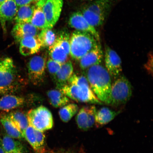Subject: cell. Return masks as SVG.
Returning <instances> with one entry per match:
<instances>
[{
    "label": "cell",
    "mask_w": 153,
    "mask_h": 153,
    "mask_svg": "<svg viewBox=\"0 0 153 153\" xmlns=\"http://www.w3.org/2000/svg\"><path fill=\"white\" fill-rule=\"evenodd\" d=\"M70 36L66 32L57 36L55 42L49 47V54L53 60L64 64L67 62L70 54Z\"/></svg>",
    "instance_id": "ba28073f"
},
{
    "label": "cell",
    "mask_w": 153,
    "mask_h": 153,
    "mask_svg": "<svg viewBox=\"0 0 153 153\" xmlns=\"http://www.w3.org/2000/svg\"><path fill=\"white\" fill-rule=\"evenodd\" d=\"M145 68L149 74H152V54H149L148 62L145 65Z\"/></svg>",
    "instance_id": "1f68e13d"
},
{
    "label": "cell",
    "mask_w": 153,
    "mask_h": 153,
    "mask_svg": "<svg viewBox=\"0 0 153 153\" xmlns=\"http://www.w3.org/2000/svg\"><path fill=\"white\" fill-rule=\"evenodd\" d=\"M68 23L72 28L75 29L76 30L91 34L100 41V36L96 28L88 22L81 11H76L73 13L69 19Z\"/></svg>",
    "instance_id": "4fadbf2b"
},
{
    "label": "cell",
    "mask_w": 153,
    "mask_h": 153,
    "mask_svg": "<svg viewBox=\"0 0 153 153\" xmlns=\"http://www.w3.org/2000/svg\"><path fill=\"white\" fill-rule=\"evenodd\" d=\"M14 1L18 7L30 4L33 1V0H14Z\"/></svg>",
    "instance_id": "d6a6232c"
},
{
    "label": "cell",
    "mask_w": 153,
    "mask_h": 153,
    "mask_svg": "<svg viewBox=\"0 0 153 153\" xmlns=\"http://www.w3.org/2000/svg\"><path fill=\"white\" fill-rule=\"evenodd\" d=\"M99 43L100 41L92 34L76 30L70 37V54L74 59L79 60Z\"/></svg>",
    "instance_id": "7a4b0ae2"
},
{
    "label": "cell",
    "mask_w": 153,
    "mask_h": 153,
    "mask_svg": "<svg viewBox=\"0 0 153 153\" xmlns=\"http://www.w3.org/2000/svg\"><path fill=\"white\" fill-rule=\"evenodd\" d=\"M36 141L39 153H43L45 151V136L43 132L34 129Z\"/></svg>",
    "instance_id": "4dcf8cb0"
},
{
    "label": "cell",
    "mask_w": 153,
    "mask_h": 153,
    "mask_svg": "<svg viewBox=\"0 0 153 153\" xmlns=\"http://www.w3.org/2000/svg\"><path fill=\"white\" fill-rule=\"evenodd\" d=\"M42 5L36 4L30 23L38 29L49 28Z\"/></svg>",
    "instance_id": "cb8c5ba5"
},
{
    "label": "cell",
    "mask_w": 153,
    "mask_h": 153,
    "mask_svg": "<svg viewBox=\"0 0 153 153\" xmlns=\"http://www.w3.org/2000/svg\"><path fill=\"white\" fill-rule=\"evenodd\" d=\"M12 59L6 57L0 60V93L2 95L16 88L18 73Z\"/></svg>",
    "instance_id": "277c9868"
},
{
    "label": "cell",
    "mask_w": 153,
    "mask_h": 153,
    "mask_svg": "<svg viewBox=\"0 0 153 153\" xmlns=\"http://www.w3.org/2000/svg\"><path fill=\"white\" fill-rule=\"evenodd\" d=\"M1 95H2L1 94V93H0V96Z\"/></svg>",
    "instance_id": "74e56055"
},
{
    "label": "cell",
    "mask_w": 153,
    "mask_h": 153,
    "mask_svg": "<svg viewBox=\"0 0 153 153\" xmlns=\"http://www.w3.org/2000/svg\"><path fill=\"white\" fill-rule=\"evenodd\" d=\"M80 1H89V0H80Z\"/></svg>",
    "instance_id": "8d00e7d4"
},
{
    "label": "cell",
    "mask_w": 153,
    "mask_h": 153,
    "mask_svg": "<svg viewBox=\"0 0 153 153\" xmlns=\"http://www.w3.org/2000/svg\"><path fill=\"white\" fill-rule=\"evenodd\" d=\"M63 4V0H46L44 3L42 9L49 28H52L59 20Z\"/></svg>",
    "instance_id": "8fae6325"
},
{
    "label": "cell",
    "mask_w": 153,
    "mask_h": 153,
    "mask_svg": "<svg viewBox=\"0 0 153 153\" xmlns=\"http://www.w3.org/2000/svg\"><path fill=\"white\" fill-rule=\"evenodd\" d=\"M103 53L100 43L80 59L79 66L86 70L95 65L100 64L103 59Z\"/></svg>",
    "instance_id": "5bb4252c"
},
{
    "label": "cell",
    "mask_w": 153,
    "mask_h": 153,
    "mask_svg": "<svg viewBox=\"0 0 153 153\" xmlns=\"http://www.w3.org/2000/svg\"><path fill=\"white\" fill-rule=\"evenodd\" d=\"M47 95L50 103L55 108H62L69 102L68 97L60 89L49 91Z\"/></svg>",
    "instance_id": "603a6c76"
},
{
    "label": "cell",
    "mask_w": 153,
    "mask_h": 153,
    "mask_svg": "<svg viewBox=\"0 0 153 153\" xmlns=\"http://www.w3.org/2000/svg\"><path fill=\"white\" fill-rule=\"evenodd\" d=\"M0 153H7L5 152L2 146L1 139H0Z\"/></svg>",
    "instance_id": "836d02e7"
},
{
    "label": "cell",
    "mask_w": 153,
    "mask_h": 153,
    "mask_svg": "<svg viewBox=\"0 0 153 153\" xmlns=\"http://www.w3.org/2000/svg\"><path fill=\"white\" fill-rule=\"evenodd\" d=\"M12 34L17 42L28 36H38V29L30 23H16L12 30Z\"/></svg>",
    "instance_id": "e0dca14e"
},
{
    "label": "cell",
    "mask_w": 153,
    "mask_h": 153,
    "mask_svg": "<svg viewBox=\"0 0 153 153\" xmlns=\"http://www.w3.org/2000/svg\"><path fill=\"white\" fill-rule=\"evenodd\" d=\"M9 119L23 135L24 138L25 131L29 126L27 117L23 112L16 111L7 114Z\"/></svg>",
    "instance_id": "44dd1931"
},
{
    "label": "cell",
    "mask_w": 153,
    "mask_h": 153,
    "mask_svg": "<svg viewBox=\"0 0 153 153\" xmlns=\"http://www.w3.org/2000/svg\"><path fill=\"white\" fill-rule=\"evenodd\" d=\"M132 94V87L126 76H120L112 83L109 105L118 106L127 103Z\"/></svg>",
    "instance_id": "8992f818"
},
{
    "label": "cell",
    "mask_w": 153,
    "mask_h": 153,
    "mask_svg": "<svg viewBox=\"0 0 153 153\" xmlns=\"http://www.w3.org/2000/svg\"><path fill=\"white\" fill-rule=\"evenodd\" d=\"M111 4V0H95L84 7L81 12L88 22L96 28L104 23Z\"/></svg>",
    "instance_id": "3957f363"
},
{
    "label": "cell",
    "mask_w": 153,
    "mask_h": 153,
    "mask_svg": "<svg viewBox=\"0 0 153 153\" xmlns=\"http://www.w3.org/2000/svg\"><path fill=\"white\" fill-rule=\"evenodd\" d=\"M20 42L19 50L21 54L24 56L35 54L42 47L38 36H28L22 38Z\"/></svg>",
    "instance_id": "2e32d148"
},
{
    "label": "cell",
    "mask_w": 153,
    "mask_h": 153,
    "mask_svg": "<svg viewBox=\"0 0 153 153\" xmlns=\"http://www.w3.org/2000/svg\"><path fill=\"white\" fill-rule=\"evenodd\" d=\"M24 139L27 140L36 152L39 153L34 129L31 126L29 125L25 131Z\"/></svg>",
    "instance_id": "f1b7e54d"
},
{
    "label": "cell",
    "mask_w": 153,
    "mask_h": 153,
    "mask_svg": "<svg viewBox=\"0 0 153 153\" xmlns=\"http://www.w3.org/2000/svg\"><path fill=\"white\" fill-rule=\"evenodd\" d=\"M60 90L67 97L77 102L103 104L92 91L88 82L81 85L67 83Z\"/></svg>",
    "instance_id": "5b68a950"
},
{
    "label": "cell",
    "mask_w": 153,
    "mask_h": 153,
    "mask_svg": "<svg viewBox=\"0 0 153 153\" xmlns=\"http://www.w3.org/2000/svg\"><path fill=\"white\" fill-rule=\"evenodd\" d=\"M74 68L70 61L62 65L54 78L57 89H61L68 83L70 78L73 74Z\"/></svg>",
    "instance_id": "ac0fdd59"
},
{
    "label": "cell",
    "mask_w": 153,
    "mask_h": 153,
    "mask_svg": "<svg viewBox=\"0 0 153 153\" xmlns=\"http://www.w3.org/2000/svg\"><path fill=\"white\" fill-rule=\"evenodd\" d=\"M29 125L43 132L51 129L53 124L52 114L48 109L41 106L28 111L26 115Z\"/></svg>",
    "instance_id": "52a82bcc"
},
{
    "label": "cell",
    "mask_w": 153,
    "mask_h": 153,
    "mask_svg": "<svg viewBox=\"0 0 153 153\" xmlns=\"http://www.w3.org/2000/svg\"><path fill=\"white\" fill-rule=\"evenodd\" d=\"M26 102L24 97L7 94L0 98V111H9L22 106Z\"/></svg>",
    "instance_id": "ffe728a7"
},
{
    "label": "cell",
    "mask_w": 153,
    "mask_h": 153,
    "mask_svg": "<svg viewBox=\"0 0 153 153\" xmlns=\"http://www.w3.org/2000/svg\"><path fill=\"white\" fill-rule=\"evenodd\" d=\"M46 1V0H33V1L36 3L41 2H45Z\"/></svg>",
    "instance_id": "e575fe53"
},
{
    "label": "cell",
    "mask_w": 153,
    "mask_h": 153,
    "mask_svg": "<svg viewBox=\"0 0 153 153\" xmlns=\"http://www.w3.org/2000/svg\"><path fill=\"white\" fill-rule=\"evenodd\" d=\"M105 62L106 68L111 77L116 79L122 72L121 59L115 51L108 45L105 48Z\"/></svg>",
    "instance_id": "30bf717a"
},
{
    "label": "cell",
    "mask_w": 153,
    "mask_h": 153,
    "mask_svg": "<svg viewBox=\"0 0 153 153\" xmlns=\"http://www.w3.org/2000/svg\"><path fill=\"white\" fill-rule=\"evenodd\" d=\"M35 7L30 4L18 7L14 18L16 23H30Z\"/></svg>",
    "instance_id": "d4e9b609"
},
{
    "label": "cell",
    "mask_w": 153,
    "mask_h": 153,
    "mask_svg": "<svg viewBox=\"0 0 153 153\" xmlns=\"http://www.w3.org/2000/svg\"><path fill=\"white\" fill-rule=\"evenodd\" d=\"M120 113V111H116L106 107L97 110L95 115V125L97 127L106 125L113 120Z\"/></svg>",
    "instance_id": "d6986e66"
},
{
    "label": "cell",
    "mask_w": 153,
    "mask_h": 153,
    "mask_svg": "<svg viewBox=\"0 0 153 153\" xmlns=\"http://www.w3.org/2000/svg\"><path fill=\"white\" fill-rule=\"evenodd\" d=\"M0 122L6 132L7 135L9 137L19 140L24 139L22 133L11 122L7 114L1 117Z\"/></svg>",
    "instance_id": "484cf974"
},
{
    "label": "cell",
    "mask_w": 153,
    "mask_h": 153,
    "mask_svg": "<svg viewBox=\"0 0 153 153\" xmlns=\"http://www.w3.org/2000/svg\"><path fill=\"white\" fill-rule=\"evenodd\" d=\"M78 110L79 108L76 104H67L60 109L59 112V115L61 120L66 123L77 113Z\"/></svg>",
    "instance_id": "83f0119b"
},
{
    "label": "cell",
    "mask_w": 153,
    "mask_h": 153,
    "mask_svg": "<svg viewBox=\"0 0 153 153\" xmlns=\"http://www.w3.org/2000/svg\"><path fill=\"white\" fill-rule=\"evenodd\" d=\"M86 70L85 76L92 91L101 102L109 105L112 83L106 68L99 64Z\"/></svg>",
    "instance_id": "6da1fadb"
},
{
    "label": "cell",
    "mask_w": 153,
    "mask_h": 153,
    "mask_svg": "<svg viewBox=\"0 0 153 153\" xmlns=\"http://www.w3.org/2000/svg\"><path fill=\"white\" fill-rule=\"evenodd\" d=\"M57 36L51 28H47L42 30L38 34V38L42 47H49L55 42Z\"/></svg>",
    "instance_id": "4316f807"
},
{
    "label": "cell",
    "mask_w": 153,
    "mask_h": 153,
    "mask_svg": "<svg viewBox=\"0 0 153 153\" xmlns=\"http://www.w3.org/2000/svg\"><path fill=\"white\" fill-rule=\"evenodd\" d=\"M46 62L45 57L36 55L30 58L27 65L29 79L35 85L43 81L45 74Z\"/></svg>",
    "instance_id": "9c48e42d"
},
{
    "label": "cell",
    "mask_w": 153,
    "mask_h": 153,
    "mask_svg": "<svg viewBox=\"0 0 153 153\" xmlns=\"http://www.w3.org/2000/svg\"><path fill=\"white\" fill-rule=\"evenodd\" d=\"M97 108L94 105L83 107L78 111L76 120L78 128L87 131L95 125Z\"/></svg>",
    "instance_id": "7c38bea8"
},
{
    "label": "cell",
    "mask_w": 153,
    "mask_h": 153,
    "mask_svg": "<svg viewBox=\"0 0 153 153\" xmlns=\"http://www.w3.org/2000/svg\"><path fill=\"white\" fill-rule=\"evenodd\" d=\"M46 66L49 74L54 79L56 74L60 69L62 64L50 59L46 62Z\"/></svg>",
    "instance_id": "f546056e"
},
{
    "label": "cell",
    "mask_w": 153,
    "mask_h": 153,
    "mask_svg": "<svg viewBox=\"0 0 153 153\" xmlns=\"http://www.w3.org/2000/svg\"><path fill=\"white\" fill-rule=\"evenodd\" d=\"M5 1V0H0V4H1L2 3H3Z\"/></svg>",
    "instance_id": "d590c367"
},
{
    "label": "cell",
    "mask_w": 153,
    "mask_h": 153,
    "mask_svg": "<svg viewBox=\"0 0 153 153\" xmlns=\"http://www.w3.org/2000/svg\"><path fill=\"white\" fill-rule=\"evenodd\" d=\"M1 140L3 149L7 153H26L22 144L17 139L6 135Z\"/></svg>",
    "instance_id": "7402d4cb"
},
{
    "label": "cell",
    "mask_w": 153,
    "mask_h": 153,
    "mask_svg": "<svg viewBox=\"0 0 153 153\" xmlns=\"http://www.w3.org/2000/svg\"><path fill=\"white\" fill-rule=\"evenodd\" d=\"M18 9L14 0H5L0 4V23L4 32L7 31V22L14 19Z\"/></svg>",
    "instance_id": "9a60e30c"
}]
</instances>
